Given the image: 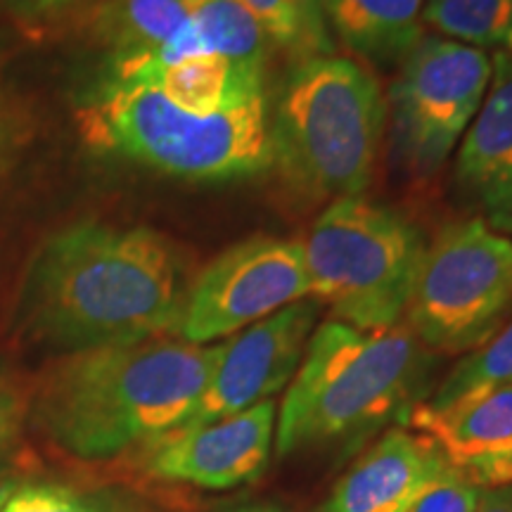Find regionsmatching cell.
I'll use <instances>...</instances> for the list:
<instances>
[{
  "mask_svg": "<svg viewBox=\"0 0 512 512\" xmlns=\"http://www.w3.org/2000/svg\"><path fill=\"white\" fill-rule=\"evenodd\" d=\"M275 420L278 408L268 399L230 418L169 434L147 451V472L214 491L252 482L271 458Z\"/></svg>",
  "mask_w": 512,
  "mask_h": 512,
  "instance_id": "8fae6325",
  "label": "cell"
},
{
  "mask_svg": "<svg viewBox=\"0 0 512 512\" xmlns=\"http://www.w3.org/2000/svg\"><path fill=\"white\" fill-rule=\"evenodd\" d=\"M17 133V112L12 107L10 95L3 86V74H0V155L12 145Z\"/></svg>",
  "mask_w": 512,
  "mask_h": 512,
  "instance_id": "484cf974",
  "label": "cell"
},
{
  "mask_svg": "<svg viewBox=\"0 0 512 512\" xmlns=\"http://www.w3.org/2000/svg\"><path fill=\"white\" fill-rule=\"evenodd\" d=\"M446 465L427 434L394 427L361 453L316 512H408Z\"/></svg>",
  "mask_w": 512,
  "mask_h": 512,
  "instance_id": "5bb4252c",
  "label": "cell"
},
{
  "mask_svg": "<svg viewBox=\"0 0 512 512\" xmlns=\"http://www.w3.org/2000/svg\"><path fill=\"white\" fill-rule=\"evenodd\" d=\"M93 150L190 181H233L271 166L266 100L197 117L157 88L107 79L76 110Z\"/></svg>",
  "mask_w": 512,
  "mask_h": 512,
  "instance_id": "5b68a950",
  "label": "cell"
},
{
  "mask_svg": "<svg viewBox=\"0 0 512 512\" xmlns=\"http://www.w3.org/2000/svg\"><path fill=\"white\" fill-rule=\"evenodd\" d=\"M83 0H3V8L8 15L22 22H41V19L55 17L57 12H64Z\"/></svg>",
  "mask_w": 512,
  "mask_h": 512,
  "instance_id": "d4e9b609",
  "label": "cell"
},
{
  "mask_svg": "<svg viewBox=\"0 0 512 512\" xmlns=\"http://www.w3.org/2000/svg\"><path fill=\"white\" fill-rule=\"evenodd\" d=\"M408 427L427 434L446 463L482 489L512 484V384L467 394L444 408L418 403Z\"/></svg>",
  "mask_w": 512,
  "mask_h": 512,
  "instance_id": "7c38bea8",
  "label": "cell"
},
{
  "mask_svg": "<svg viewBox=\"0 0 512 512\" xmlns=\"http://www.w3.org/2000/svg\"><path fill=\"white\" fill-rule=\"evenodd\" d=\"M188 290L183 256L162 233L86 221L41 247L22 318L34 342L64 354L136 344L174 335Z\"/></svg>",
  "mask_w": 512,
  "mask_h": 512,
  "instance_id": "6da1fadb",
  "label": "cell"
},
{
  "mask_svg": "<svg viewBox=\"0 0 512 512\" xmlns=\"http://www.w3.org/2000/svg\"><path fill=\"white\" fill-rule=\"evenodd\" d=\"M422 19L448 41L512 50V0H425Z\"/></svg>",
  "mask_w": 512,
  "mask_h": 512,
  "instance_id": "d6986e66",
  "label": "cell"
},
{
  "mask_svg": "<svg viewBox=\"0 0 512 512\" xmlns=\"http://www.w3.org/2000/svg\"><path fill=\"white\" fill-rule=\"evenodd\" d=\"M425 0H323L330 36L370 62H403L422 38Z\"/></svg>",
  "mask_w": 512,
  "mask_h": 512,
  "instance_id": "2e32d148",
  "label": "cell"
},
{
  "mask_svg": "<svg viewBox=\"0 0 512 512\" xmlns=\"http://www.w3.org/2000/svg\"><path fill=\"white\" fill-rule=\"evenodd\" d=\"M475 512H512V484L484 489Z\"/></svg>",
  "mask_w": 512,
  "mask_h": 512,
  "instance_id": "4316f807",
  "label": "cell"
},
{
  "mask_svg": "<svg viewBox=\"0 0 512 512\" xmlns=\"http://www.w3.org/2000/svg\"><path fill=\"white\" fill-rule=\"evenodd\" d=\"M188 24L202 53L264 74L271 41L242 0H195Z\"/></svg>",
  "mask_w": 512,
  "mask_h": 512,
  "instance_id": "ac0fdd59",
  "label": "cell"
},
{
  "mask_svg": "<svg viewBox=\"0 0 512 512\" xmlns=\"http://www.w3.org/2000/svg\"><path fill=\"white\" fill-rule=\"evenodd\" d=\"M427 242L399 211L361 197L332 202L304 242L311 299L358 330L401 323Z\"/></svg>",
  "mask_w": 512,
  "mask_h": 512,
  "instance_id": "8992f818",
  "label": "cell"
},
{
  "mask_svg": "<svg viewBox=\"0 0 512 512\" xmlns=\"http://www.w3.org/2000/svg\"><path fill=\"white\" fill-rule=\"evenodd\" d=\"M318 311L316 299H302L221 342V356L207 387L188 418L169 434L195 430L273 399L297 373L316 330Z\"/></svg>",
  "mask_w": 512,
  "mask_h": 512,
  "instance_id": "30bf717a",
  "label": "cell"
},
{
  "mask_svg": "<svg viewBox=\"0 0 512 512\" xmlns=\"http://www.w3.org/2000/svg\"><path fill=\"white\" fill-rule=\"evenodd\" d=\"M3 472H5V465H3V463H0V477H3Z\"/></svg>",
  "mask_w": 512,
  "mask_h": 512,
  "instance_id": "f546056e",
  "label": "cell"
},
{
  "mask_svg": "<svg viewBox=\"0 0 512 512\" xmlns=\"http://www.w3.org/2000/svg\"><path fill=\"white\" fill-rule=\"evenodd\" d=\"M114 81H136L157 88L183 112L209 117L264 98V74L249 72L221 55H190L171 64L112 62Z\"/></svg>",
  "mask_w": 512,
  "mask_h": 512,
  "instance_id": "9a60e30c",
  "label": "cell"
},
{
  "mask_svg": "<svg viewBox=\"0 0 512 512\" xmlns=\"http://www.w3.org/2000/svg\"><path fill=\"white\" fill-rule=\"evenodd\" d=\"M491 74L494 60L484 50L422 36L403 57L387 100L392 140L403 162L420 174L437 171L475 121Z\"/></svg>",
  "mask_w": 512,
  "mask_h": 512,
  "instance_id": "ba28073f",
  "label": "cell"
},
{
  "mask_svg": "<svg viewBox=\"0 0 512 512\" xmlns=\"http://www.w3.org/2000/svg\"><path fill=\"white\" fill-rule=\"evenodd\" d=\"M15 494V482H0V510L5 508V503H8V498Z\"/></svg>",
  "mask_w": 512,
  "mask_h": 512,
  "instance_id": "83f0119b",
  "label": "cell"
},
{
  "mask_svg": "<svg viewBox=\"0 0 512 512\" xmlns=\"http://www.w3.org/2000/svg\"><path fill=\"white\" fill-rule=\"evenodd\" d=\"M491 60L489 91L460 143L456 183L479 219L512 238V50Z\"/></svg>",
  "mask_w": 512,
  "mask_h": 512,
  "instance_id": "4fadbf2b",
  "label": "cell"
},
{
  "mask_svg": "<svg viewBox=\"0 0 512 512\" xmlns=\"http://www.w3.org/2000/svg\"><path fill=\"white\" fill-rule=\"evenodd\" d=\"M387 100L368 69L337 55L302 60L268 121L271 166L304 200H349L373 183Z\"/></svg>",
  "mask_w": 512,
  "mask_h": 512,
  "instance_id": "277c9868",
  "label": "cell"
},
{
  "mask_svg": "<svg viewBox=\"0 0 512 512\" xmlns=\"http://www.w3.org/2000/svg\"><path fill=\"white\" fill-rule=\"evenodd\" d=\"M434 354L406 325L358 330L325 320L311 332L275 420V453L361 439L408 422L425 401Z\"/></svg>",
  "mask_w": 512,
  "mask_h": 512,
  "instance_id": "3957f363",
  "label": "cell"
},
{
  "mask_svg": "<svg viewBox=\"0 0 512 512\" xmlns=\"http://www.w3.org/2000/svg\"><path fill=\"white\" fill-rule=\"evenodd\" d=\"M235 512H285L283 508H275V505H249V508L235 510Z\"/></svg>",
  "mask_w": 512,
  "mask_h": 512,
  "instance_id": "f1b7e54d",
  "label": "cell"
},
{
  "mask_svg": "<svg viewBox=\"0 0 512 512\" xmlns=\"http://www.w3.org/2000/svg\"><path fill=\"white\" fill-rule=\"evenodd\" d=\"M219 356L221 342L174 335L69 351L31 382L27 425L55 451L88 463L147 453L188 418Z\"/></svg>",
  "mask_w": 512,
  "mask_h": 512,
  "instance_id": "7a4b0ae2",
  "label": "cell"
},
{
  "mask_svg": "<svg viewBox=\"0 0 512 512\" xmlns=\"http://www.w3.org/2000/svg\"><path fill=\"white\" fill-rule=\"evenodd\" d=\"M306 297H311V280L304 242L249 238L197 273L174 335L190 344H209Z\"/></svg>",
  "mask_w": 512,
  "mask_h": 512,
  "instance_id": "9c48e42d",
  "label": "cell"
},
{
  "mask_svg": "<svg viewBox=\"0 0 512 512\" xmlns=\"http://www.w3.org/2000/svg\"><path fill=\"white\" fill-rule=\"evenodd\" d=\"M195 0H102L88 12L86 36L112 55L136 60L159 48L188 22Z\"/></svg>",
  "mask_w": 512,
  "mask_h": 512,
  "instance_id": "e0dca14e",
  "label": "cell"
},
{
  "mask_svg": "<svg viewBox=\"0 0 512 512\" xmlns=\"http://www.w3.org/2000/svg\"><path fill=\"white\" fill-rule=\"evenodd\" d=\"M31 382L0 363V451L15 444L27 425Z\"/></svg>",
  "mask_w": 512,
  "mask_h": 512,
  "instance_id": "cb8c5ba5",
  "label": "cell"
},
{
  "mask_svg": "<svg viewBox=\"0 0 512 512\" xmlns=\"http://www.w3.org/2000/svg\"><path fill=\"white\" fill-rule=\"evenodd\" d=\"M0 512H133V508L110 494L38 484L15 491Z\"/></svg>",
  "mask_w": 512,
  "mask_h": 512,
  "instance_id": "7402d4cb",
  "label": "cell"
},
{
  "mask_svg": "<svg viewBox=\"0 0 512 512\" xmlns=\"http://www.w3.org/2000/svg\"><path fill=\"white\" fill-rule=\"evenodd\" d=\"M503 384H512V316L489 342L460 358L437 392L422 401V406L444 408L467 394L503 387Z\"/></svg>",
  "mask_w": 512,
  "mask_h": 512,
  "instance_id": "44dd1931",
  "label": "cell"
},
{
  "mask_svg": "<svg viewBox=\"0 0 512 512\" xmlns=\"http://www.w3.org/2000/svg\"><path fill=\"white\" fill-rule=\"evenodd\" d=\"M482 491V486L467 479L463 472L453 465H446L415 498L408 512H475Z\"/></svg>",
  "mask_w": 512,
  "mask_h": 512,
  "instance_id": "603a6c76",
  "label": "cell"
},
{
  "mask_svg": "<svg viewBox=\"0 0 512 512\" xmlns=\"http://www.w3.org/2000/svg\"><path fill=\"white\" fill-rule=\"evenodd\" d=\"M271 41L299 62L332 55L323 0H242Z\"/></svg>",
  "mask_w": 512,
  "mask_h": 512,
  "instance_id": "ffe728a7",
  "label": "cell"
},
{
  "mask_svg": "<svg viewBox=\"0 0 512 512\" xmlns=\"http://www.w3.org/2000/svg\"><path fill=\"white\" fill-rule=\"evenodd\" d=\"M512 316V238L482 219L441 228L422 254L406 328L432 354H470Z\"/></svg>",
  "mask_w": 512,
  "mask_h": 512,
  "instance_id": "52a82bcc",
  "label": "cell"
}]
</instances>
